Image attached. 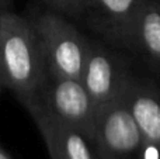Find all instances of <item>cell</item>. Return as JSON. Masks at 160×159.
<instances>
[{
    "instance_id": "11",
    "label": "cell",
    "mask_w": 160,
    "mask_h": 159,
    "mask_svg": "<svg viewBox=\"0 0 160 159\" xmlns=\"http://www.w3.org/2000/svg\"><path fill=\"white\" fill-rule=\"evenodd\" d=\"M11 6V0H0V16L4 14L6 11H10Z\"/></svg>"
},
{
    "instance_id": "12",
    "label": "cell",
    "mask_w": 160,
    "mask_h": 159,
    "mask_svg": "<svg viewBox=\"0 0 160 159\" xmlns=\"http://www.w3.org/2000/svg\"><path fill=\"white\" fill-rule=\"evenodd\" d=\"M0 159H11L10 155H8L7 152L4 151V148H3L2 145H0Z\"/></svg>"
},
{
    "instance_id": "13",
    "label": "cell",
    "mask_w": 160,
    "mask_h": 159,
    "mask_svg": "<svg viewBox=\"0 0 160 159\" xmlns=\"http://www.w3.org/2000/svg\"><path fill=\"white\" fill-rule=\"evenodd\" d=\"M2 89H3V85H2V82H0V92H2Z\"/></svg>"
},
{
    "instance_id": "8",
    "label": "cell",
    "mask_w": 160,
    "mask_h": 159,
    "mask_svg": "<svg viewBox=\"0 0 160 159\" xmlns=\"http://www.w3.org/2000/svg\"><path fill=\"white\" fill-rule=\"evenodd\" d=\"M121 47L143 55L160 72V0H146L141 6Z\"/></svg>"
},
{
    "instance_id": "2",
    "label": "cell",
    "mask_w": 160,
    "mask_h": 159,
    "mask_svg": "<svg viewBox=\"0 0 160 159\" xmlns=\"http://www.w3.org/2000/svg\"><path fill=\"white\" fill-rule=\"evenodd\" d=\"M39 44L48 73L80 79L88 51V41L66 16L42 11L30 20Z\"/></svg>"
},
{
    "instance_id": "9",
    "label": "cell",
    "mask_w": 160,
    "mask_h": 159,
    "mask_svg": "<svg viewBox=\"0 0 160 159\" xmlns=\"http://www.w3.org/2000/svg\"><path fill=\"white\" fill-rule=\"evenodd\" d=\"M125 95L142 140L160 145V89L149 79L132 76Z\"/></svg>"
},
{
    "instance_id": "5",
    "label": "cell",
    "mask_w": 160,
    "mask_h": 159,
    "mask_svg": "<svg viewBox=\"0 0 160 159\" xmlns=\"http://www.w3.org/2000/svg\"><path fill=\"white\" fill-rule=\"evenodd\" d=\"M132 76L122 56L100 42L90 41L80 80L97 106H105L122 97Z\"/></svg>"
},
{
    "instance_id": "7",
    "label": "cell",
    "mask_w": 160,
    "mask_h": 159,
    "mask_svg": "<svg viewBox=\"0 0 160 159\" xmlns=\"http://www.w3.org/2000/svg\"><path fill=\"white\" fill-rule=\"evenodd\" d=\"M86 17L108 42L121 47L125 33L146 0H80Z\"/></svg>"
},
{
    "instance_id": "6",
    "label": "cell",
    "mask_w": 160,
    "mask_h": 159,
    "mask_svg": "<svg viewBox=\"0 0 160 159\" xmlns=\"http://www.w3.org/2000/svg\"><path fill=\"white\" fill-rule=\"evenodd\" d=\"M51 159H100L93 142L76 128L55 120L38 107H27Z\"/></svg>"
},
{
    "instance_id": "1",
    "label": "cell",
    "mask_w": 160,
    "mask_h": 159,
    "mask_svg": "<svg viewBox=\"0 0 160 159\" xmlns=\"http://www.w3.org/2000/svg\"><path fill=\"white\" fill-rule=\"evenodd\" d=\"M35 31L30 20L6 11L0 16V82L14 93L21 104L27 103L47 78Z\"/></svg>"
},
{
    "instance_id": "3",
    "label": "cell",
    "mask_w": 160,
    "mask_h": 159,
    "mask_svg": "<svg viewBox=\"0 0 160 159\" xmlns=\"http://www.w3.org/2000/svg\"><path fill=\"white\" fill-rule=\"evenodd\" d=\"M22 106L44 110L55 120L65 123L93 140L98 106L80 79L47 73L38 92Z\"/></svg>"
},
{
    "instance_id": "10",
    "label": "cell",
    "mask_w": 160,
    "mask_h": 159,
    "mask_svg": "<svg viewBox=\"0 0 160 159\" xmlns=\"http://www.w3.org/2000/svg\"><path fill=\"white\" fill-rule=\"evenodd\" d=\"M47 4L51 10L58 11L66 17H82V2L80 0H38Z\"/></svg>"
},
{
    "instance_id": "4",
    "label": "cell",
    "mask_w": 160,
    "mask_h": 159,
    "mask_svg": "<svg viewBox=\"0 0 160 159\" xmlns=\"http://www.w3.org/2000/svg\"><path fill=\"white\" fill-rule=\"evenodd\" d=\"M91 142L100 159L136 158L142 134L127 101V95L98 107Z\"/></svg>"
}]
</instances>
